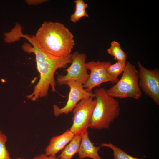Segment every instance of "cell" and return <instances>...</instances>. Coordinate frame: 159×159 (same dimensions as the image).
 Masks as SVG:
<instances>
[{
	"label": "cell",
	"mask_w": 159,
	"mask_h": 159,
	"mask_svg": "<svg viewBox=\"0 0 159 159\" xmlns=\"http://www.w3.org/2000/svg\"><path fill=\"white\" fill-rule=\"evenodd\" d=\"M74 135L69 130H67L61 135L52 137L45 149L44 153L48 156L56 155L64 149Z\"/></svg>",
	"instance_id": "30bf717a"
},
{
	"label": "cell",
	"mask_w": 159,
	"mask_h": 159,
	"mask_svg": "<svg viewBox=\"0 0 159 159\" xmlns=\"http://www.w3.org/2000/svg\"><path fill=\"white\" fill-rule=\"evenodd\" d=\"M139 67V86L147 96L157 105H159V70L158 68L148 69L140 62Z\"/></svg>",
	"instance_id": "52a82bcc"
},
{
	"label": "cell",
	"mask_w": 159,
	"mask_h": 159,
	"mask_svg": "<svg viewBox=\"0 0 159 159\" xmlns=\"http://www.w3.org/2000/svg\"><path fill=\"white\" fill-rule=\"evenodd\" d=\"M65 85H68L70 89L68 99L66 105L60 108L57 105H53L54 114L56 117L72 112L76 105L83 99L95 97L94 93L87 92L82 85L74 81H69Z\"/></svg>",
	"instance_id": "9c48e42d"
},
{
	"label": "cell",
	"mask_w": 159,
	"mask_h": 159,
	"mask_svg": "<svg viewBox=\"0 0 159 159\" xmlns=\"http://www.w3.org/2000/svg\"><path fill=\"white\" fill-rule=\"evenodd\" d=\"M94 93L96 103L89 127L97 130L108 129L110 124L120 115L119 102L108 95L104 88L95 89Z\"/></svg>",
	"instance_id": "3957f363"
},
{
	"label": "cell",
	"mask_w": 159,
	"mask_h": 159,
	"mask_svg": "<svg viewBox=\"0 0 159 159\" xmlns=\"http://www.w3.org/2000/svg\"><path fill=\"white\" fill-rule=\"evenodd\" d=\"M122 75L116 84L106 90L107 94L114 98L124 99L131 98L139 100L142 92L139 86L138 71L136 67L126 62Z\"/></svg>",
	"instance_id": "277c9868"
},
{
	"label": "cell",
	"mask_w": 159,
	"mask_h": 159,
	"mask_svg": "<svg viewBox=\"0 0 159 159\" xmlns=\"http://www.w3.org/2000/svg\"><path fill=\"white\" fill-rule=\"evenodd\" d=\"M71 64L67 69L65 75H59L57 78L58 84H65L70 80L74 81L83 85L89 77L85 62L86 55L84 53L75 52L71 55Z\"/></svg>",
	"instance_id": "8992f818"
},
{
	"label": "cell",
	"mask_w": 159,
	"mask_h": 159,
	"mask_svg": "<svg viewBox=\"0 0 159 159\" xmlns=\"http://www.w3.org/2000/svg\"><path fill=\"white\" fill-rule=\"evenodd\" d=\"M17 159H22L21 158H18Z\"/></svg>",
	"instance_id": "44dd1931"
},
{
	"label": "cell",
	"mask_w": 159,
	"mask_h": 159,
	"mask_svg": "<svg viewBox=\"0 0 159 159\" xmlns=\"http://www.w3.org/2000/svg\"><path fill=\"white\" fill-rule=\"evenodd\" d=\"M89 17L88 14L85 10H76L70 17L71 21L74 23H76L80 19L83 17Z\"/></svg>",
	"instance_id": "e0dca14e"
},
{
	"label": "cell",
	"mask_w": 159,
	"mask_h": 159,
	"mask_svg": "<svg viewBox=\"0 0 159 159\" xmlns=\"http://www.w3.org/2000/svg\"><path fill=\"white\" fill-rule=\"evenodd\" d=\"M107 52L110 55L114 57L117 61H126L127 56L118 42L112 41L110 47L107 49Z\"/></svg>",
	"instance_id": "4fadbf2b"
},
{
	"label": "cell",
	"mask_w": 159,
	"mask_h": 159,
	"mask_svg": "<svg viewBox=\"0 0 159 159\" xmlns=\"http://www.w3.org/2000/svg\"><path fill=\"white\" fill-rule=\"evenodd\" d=\"M33 159H59L56 155H47L45 153H42L35 156Z\"/></svg>",
	"instance_id": "d6986e66"
},
{
	"label": "cell",
	"mask_w": 159,
	"mask_h": 159,
	"mask_svg": "<svg viewBox=\"0 0 159 159\" xmlns=\"http://www.w3.org/2000/svg\"><path fill=\"white\" fill-rule=\"evenodd\" d=\"M126 63V61H117L115 64H111L107 70L108 74L112 77L118 79V77L122 74L125 70Z\"/></svg>",
	"instance_id": "9a60e30c"
},
{
	"label": "cell",
	"mask_w": 159,
	"mask_h": 159,
	"mask_svg": "<svg viewBox=\"0 0 159 159\" xmlns=\"http://www.w3.org/2000/svg\"><path fill=\"white\" fill-rule=\"evenodd\" d=\"M81 139V135H75L58 157L59 159H71L78 153Z\"/></svg>",
	"instance_id": "7c38bea8"
},
{
	"label": "cell",
	"mask_w": 159,
	"mask_h": 159,
	"mask_svg": "<svg viewBox=\"0 0 159 159\" xmlns=\"http://www.w3.org/2000/svg\"><path fill=\"white\" fill-rule=\"evenodd\" d=\"M93 97L81 100L72 112L73 123L69 130L75 135H81L90 127L93 112L96 103Z\"/></svg>",
	"instance_id": "5b68a950"
},
{
	"label": "cell",
	"mask_w": 159,
	"mask_h": 159,
	"mask_svg": "<svg viewBox=\"0 0 159 159\" xmlns=\"http://www.w3.org/2000/svg\"><path fill=\"white\" fill-rule=\"evenodd\" d=\"M47 1L46 0H26L25 2L29 5H37Z\"/></svg>",
	"instance_id": "ffe728a7"
},
{
	"label": "cell",
	"mask_w": 159,
	"mask_h": 159,
	"mask_svg": "<svg viewBox=\"0 0 159 159\" xmlns=\"http://www.w3.org/2000/svg\"><path fill=\"white\" fill-rule=\"evenodd\" d=\"M25 35L40 49L58 57L71 54L75 45L72 34L63 24L58 22H44L35 35Z\"/></svg>",
	"instance_id": "7a4b0ae2"
},
{
	"label": "cell",
	"mask_w": 159,
	"mask_h": 159,
	"mask_svg": "<svg viewBox=\"0 0 159 159\" xmlns=\"http://www.w3.org/2000/svg\"><path fill=\"white\" fill-rule=\"evenodd\" d=\"M111 64L110 61H92L86 63V68L90 72L87 80L83 85L87 92H92L93 88L103 83L109 82L115 83L118 81L119 79L112 77L107 72V69Z\"/></svg>",
	"instance_id": "ba28073f"
},
{
	"label": "cell",
	"mask_w": 159,
	"mask_h": 159,
	"mask_svg": "<svg viewBox=\"0 0 159 159\" xmlns=\"http://www.w3.org/2000/svg\"><path fill=\"white\" fill-rule=\"evenodd\" d=\"M7 140V136L0 131V159H11L6 146Z\"/></svg>",
	"instance_id": "2e32d148"
},
{
	"label": "cell",
	"mask_w": 159,
	"mask_h": 159,
	"mask_svg": "<svg viewBox=\"0 0 159 159\" xmlns=\"http://www.w3.org/2000/svg\"><path fill=\"white\" fill-rule=\"evenodd\" d=\"M100 146L111 149L113 151L114 159H145L137 158L131 156L120 148L112 143H103L100 145Z\"/></svg>",
	"instance_id": "5bb4252c"
},
{
	"label": "cell",
	"mask_w": 159,
	"mask_h": 159,
	"mask_svg": "<svg viewBox=\"0 0 159 159\" xmlns=\"http://www.w3.org/2000/svg\"><path fill=\"white\" fill-rule=\"evenodd\" d=\"M26 39L30 43L25 42L22 45L23 50L28 53H34L35 56L37 67L40 74L39 80L34 86L33 92L26 96L32 101L46 96L50 87L52 91H56L54 74L59 69L65 68L71 63V54L58 57L49 54L40 49L31 39Z\"/></svg>",
	"instance_id": "6da1fadb"
},
{
	"label": "cell",
	"mask_w": 159,
	"mask_h": 159,
	"mask_svg": "<svg viewBox=\"0 0 159 159\" xmlns=\"http://www.w3.org/2000/svg\"><path fill=\"white\" fill-rule=\"evenodd\" d=\"M75 4L76 10H85L88 5L83 0H76L74 1Z\"/></svg>",
	"instance_id": "ac0fdd59"
},
{
	"label": "cell",
	"mask_w": 159,
	"mask_h": 159,
	"mask_svg": "<svg viewBox=\"0 0 159 159\" xmlns=\"http://www.w3.org/2000/svg\"><path fill=\"white\" fill-rule=\"evenodd\" d=\"M81 135V141L78 153L79 158L83 159L88 157L92 159H102L98 154L101 146L94 145L89 137L87 131Z\"/></svg>",
	"instance_id": "8fae6325"
}]
</instances>
